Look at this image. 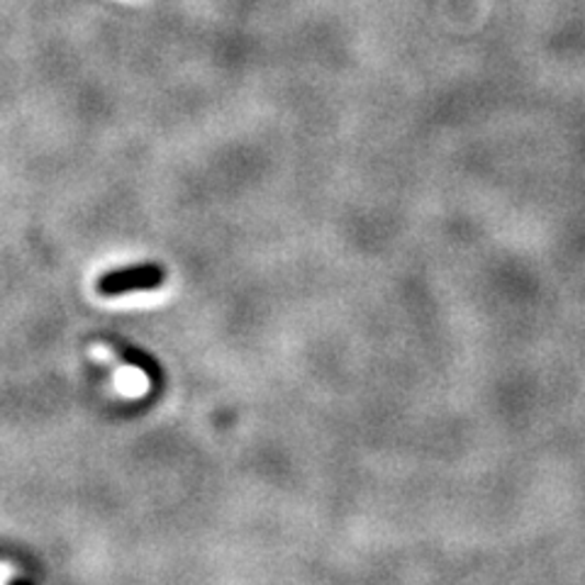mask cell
I'll return each instance as SVG.
<instances>
[{
	"label": "cell",
	"mask_w": 585,
	"mask_h": 585,
	"mask_svg": "<svg viewBox=\"0 0 585 585\" xmlns=\"http://www.w3.org/2000/svg\"><path fill=\"white\" fill-rule=\"evenodd\" d=\"M110 345H113L115 349V355L123 357L127 363H132V367H137L139 371H145L149 381L157 385V389H161V369H159V363L154 361L149 355H145V351L142 349H135V347H130L125 345V341H120L115 337H105Z\"/></svg>",
	"instance_id": "obj_2"
},
{
	"label": "cell",
	"mask_w": 585,
	"mask_h": 585,
	"mask_svg": "<svg viewBox=\"0 0 585 585\" xmlns=\"http://www.w3.org/2000/svg\"><path fill=\"white\" fill-rule=\"evenodd\" d=\"M167 283V271L161 263H135L125 269H110L95 283L98 295L120 297L130 293H147L157 291Z\"/></svg>",
	"instance_id": "obj_1"
}]
</instances>
